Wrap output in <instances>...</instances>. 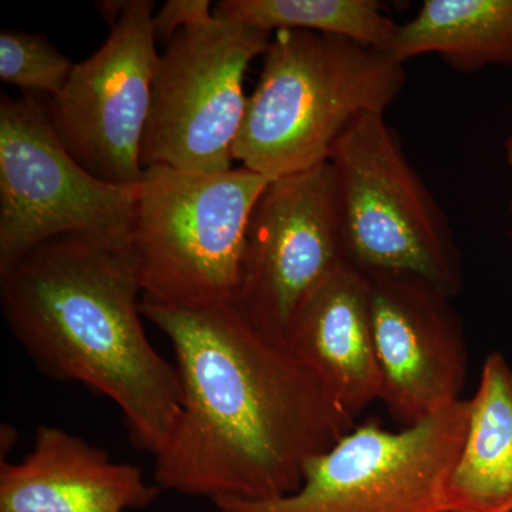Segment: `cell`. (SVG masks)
<instances>
[{
  "instance_id": "cell-1",
  "label": "cell",
  "mask_w": 512,
  "mask_h": 512,
  "mask_svg": "<svg viewBox=\"0 0 512 512\" xmlns=\"http://www.w3.org/2000/svg\"><path fill=\"white\" fill-rule=\"evenodd\" d=\"M173 346L181 409L154 457L163 491L272 500L298 490L306 464L355 427L286 339L259 332L234 303L174 308L141 301Z\"/></svg>"
},
{
  "instance_id": "cell-2",
  "label": "cell",
  "mask_w": 512,
  "mask_h": 512,
  "mask_svg": "<svg viewBox=\"0 0 512 512\" xmlns=\"http://www.w3.org/2000/svg\"><path fill=\"white\" fill-rule=\"evenodd\" d=\"M131 248L83 237L47 241L0 272L3 318L37 369L119 407L128 439L160 453L181 409L177 367L151 345Z\"/></svg>"
},
{
  "instance_id": "cell-3",
  "label": "cell",
  "mask_w": 512,
  "mask_h": 512,
  "mask_svg": "<svg viewBox=\"0 0 512 512\" xmlns=\"http://www.w3.org/2000/svg\"><path fill=\"white\" fill-rule=\"evenodd\" d=\"M406 80L404 64L375 47L278 30L248 97L232 157L271 180L326 164L345 131L366 114H384Z\"/></svg>"
},
{
  "instance_id": "cell-4",
  "label": "cell",
  "mask_w": 512,
  "mask_h": 512,
  "mask_svg": "<svg viewBox=\"0 0 512 512\" xmlns=\"http://www.w3.org/2000/svg\"><path fill=\"white\" fill-rule=\"evenodd\" d=\"M271 181L245 167L144 168L130 238L143 301L188 309L234 302L249 221Z\"/></svg>"
},
{
  "instance_id": "cell-5",
  "label": "cell",
  "mask_w": 512,
  "mask_h": 512,
  "mask_svg": "<svg viewBox=\"0 0 512 512\" xmlns=\"http://www.w3.org/2000/svg\"><path fill=\"white\" fill-rule=\"evenodd\" d=\"M328 163L346 264L417 276L450 298L461 292L463 258L450 221L384 114L355 121Z\"/></svg>"
},
{
  "instance_id": "cell-6",
  "label": "cell",
  "mask_w": 512,
  "mask_h": 512,
  "mask_svg": "<svg viewBox=\"0 0 512 512\" xmlns=\"http://www.w3.org/2000/svg\"><path fill=\"white\" fill-rule=\"evenodd\" d=\"M138 187L101 181L57 136L37 94L0 100V272L47 241L130 247Z\"/></svg>"
},
{
  "instance_id": "cell-7",
  "label": "cell",
  "mask_w": 512,
  "mask_h": 512,
  "mask_svg": "<svg viewBox=\"0 0 512 512\" xmlns=\"http://www.w3.org/2000/svg\"><path fill=\"white\" fill-rule=\"evenodd\" d=\"M470 400L384 430L353 427L306 464L298 490L272 500L218 498L220 512H446L444 490L466 436Z\"/></svg>"
},
{
  "instance_id": "cell-8",
  "label": "cell",
  "mask_w": 512,
  "mask_h": 512,
  "mask_svg": "<svg viewBox=\"0 0 512 512\" xmlns=\"http://www.w3.org/2000/svg\"><path fill=\"white\" fill-rule=\"evenodd\" d=\"M215 16V15H214ZM272 35L217 18L185 29L158 57L141 165L185 173L231 170L248 97L244 79Z\"/></svg>"
},
{
  "instance_id": "cell-9",
  "label": "cell",
  "mask_w": 512,
  "mask_h": 512,
  "mask_svg": "<svg viewBox=\"0 0 512 512\" xmlns=\"http://www.w3.org/2000/svg\"><path fill=\"white\" fill-rule=\"evenodd\" d=\"M154 3L130 0L104 45L47 101L50 120L70 156L106 183L138 187L141 146L158 63Z\"/></svg>"
},
{
  "instance_id": "cell-10",
  "label": "cell",
  "mask_w": 512,
  "mask_h": 512,
  "mask_svg": "<svg viewBox=\"0 0 512 512\" xmlns=\"http://www.w3.org/2000/svg\"><path fill=\"white\" fill-rule=\"evenodd\" d=\"M345 264L329 163L272 180L249 221L232 303L252 328L286 339L306 302Z\"/></svg>"
},
{
  "instance_id": "cell-11",
  "label": "cell",
  "mask_w": 512,
  "mask_h": 512,
  "mask_svg": "<svg viewBox=\"0 0 512 512\" xmlns=\"http://www.w3.org/2000/svg\"><path fill=\"white\" fill-rule=\"evenodd\" d=\"M382 397L402 427L420 423L461 400L467 346L450 296L424 279L366 274Z\"/></svg>"
},
{
  "instance_id": "cell-12",
  "label": "cell",
  "mask_w": 512,
  "mask_h": 512,
  "mask_svg": "<svg viewBox=\"0 0 512 512\" xmlns=\"http://www.w3.org/2000/svg\"><path fill=\"white\" fill-rule=\"evenodd\" d=\"M161 493L140 467L59 427H37L28 456L0 464V512H126Z\"/></svg>"
},
{
  "instance_id": "cell-13",
  "label": "cell",
  "mask_w": 512,
  "mask_h": 512,
  "mask_svg": "<svg viewBox=\"0 0 512 512\" xmlns=\"http://www.w3.org/2000/svg\"><path fill=\"white\" fill-rule=\"evenodd\" d=\"M286 340L353 417L382 397L369 278L340 266L296 316Z\"/></svg>"
},
{
  "instance_id": "cell-14",
  "label": "cell",
  "mask_w": 512,
  "mask_h": 512,
  "mask_svg": "<svg viewBox=\"0 0 512 512\" xmlns=\"http://www.w3.org/2000/svg\"><path fill=\"white\" fill-rule=\"evenodd\" d=\"M466 436L444 490L446 512H512V369L485 359Z\"/></svg>"
},
{
  "instance_id": "cell-15",
  "label": "cell",
  "mask_w": 512,
  "mask_h": 512,
  "mask_svg": "<svg viewBox=\"0 0 512 512\" xmlns=\"http://www.w3.org/2000/svg\"><path fill=\"white\" fill-rule=\"evenodd\" d=\"M387 55L402 64L437 55L463 73L512 64V0H426Z\"/></svg>"
},
{
  "instance_id": "cell-16",
  "label": "cell",
  "mask_w": 512,
  "mask_h": 512,
  "mask_svg": "<svg viewBox=\"0 0 512 512\" xmlns=\"http://www.w3.org/2000/svg\"><path fill=\"white\" fill-rule=\"evenodd\" d=\"M217 18L274 35L278 30H306L345 37L389 52L397 23L384 15L376 0H222Z\"/></svg>"
},
{
  "instance_id": "cell-17",
  "label": "cell",
  "mask_w": 512,
  "mask_h": 512,
  "mask_svg": "<svg viewBox=\"0 0 512 512\" xmlns=\"http://www.w3.org/2000/svg\"><path fill=\"white\" fill-rule=\"evenodd\" d=\"M73 67L45 35L13 29L0 32V79L23 93L53 99L62 92Z\"/></svg>"
},
{
  "instance_id": "cell-18",
  "label": "cell",
  "mask_w": 512,
  "mask_h": 512,
  "mask_svg": "<svg viewBox=\"0 0 512 512\" xmlns=\"http://www.w3.org/2000/svg\"><path fill=\"white\" fill-rule=\"evenodd\" d=\"M210 0H168L153 16L157 42L170 43L185 29L197 28L214 19Z\"/></svg>"
},
{
  "instance_id": "cell-19",
  "label": "cell",
  "mask_w": 512,
  "mask_h": 512,
  "mask_svg": "<svg viewBox=\"0 0 512 512\" xmlns=\"http://www.w3.org/2000/svg\"><path fill=\"white\" fill-rule=\"evenodd\" d=\"M128 2L130 0H104V2H97L96 8L99 10L101 18L106 20L111 28H113L119 22L121 16H123Z\"/></svg>"
},
{
  "instance_id": "cell-20",
  "label": "cell",
  "mask_w": 512,
  "mask_h": 512,
  "mask_svg": "<svg viewBox=\"0 0 512 512\" xmlns=\"http://www.w3.org/2000/svg\"><path fill=\"white\" fill-rule=\"evenodd\" d=\"M505 157H507V163L511 168V181H512V131L508 134L507 140H505ZM511 212H512V200H511Z\"/></svg>"
}]
</instances>
